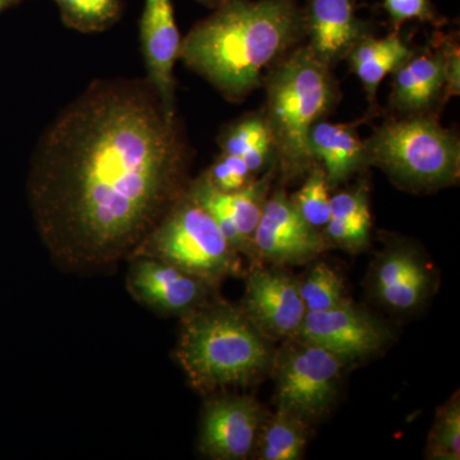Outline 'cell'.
<instances>
[{"label":"cell","mask_w":460,"mask_h":460,"mask_svg":"<svg viewBox=\"0 0 460 460\" xmlns=\"http://www.w3.org/2000/svg\"><path fill=\"white\" fill-rule=\"evenodd\" d=\"M399 66L392 74L389 108L395 117L435 114L443 107L445 75L443 54L438 42Z\"/></svg>","instance_id":"cell-15"},{"label":"cell","mask_w":460,"mask_h":460,"mask_svg":"<svg viewBox=\"0 0 460 460\" xmlns=\"http://www.w3.org/2000/svg\"><path fill=\"white\" fill-rule=\"evenodd\" d=\"M217 144L222 153L241 157L253 175L268 171L277 163L270 127L262 111L242 115L224 127Z\"/></svg>","instance_id":"cell-19"},{"label":"cell","mask_w":460,"mask_h":460,"mask_svg":"<svg viewBox=\"0 0 460 460\" xmlns=\"http://www.w3.org/2000/svg\"><path fill=\"white\" fill-rule=\"evenodd\" d=\"M308 444V423L286 411H277L263 420L255 445L257 458L298 460Z\"/></svg>","instance_id":"cell-20"},{"label":"cell","mask_w":460,"mask_h":460,"mask_svg":"<svg viewBox=\"0 0 460 460\" xmlns=\"http://www.w3.org/2000/svg\"><path fill=\"white\" fill-rule=\"evenodd\" d=\"M181 320L175 361L202 394L250 385L270 370V339L242 308L211 301Z\"/></svg>","instance_id":"cell-3"},{"label":"cell","mask_w":460,"mask_h":460,"mask_svg":"<svg viewBox=\"0 0 460 460\" xmlns=\"http://www.w3.org/2000/svg\"><path fill=\"white\" fill-rule=\"evenodd\" d=\"M434 40L438 42L443 54L445 91L443 102L460 95V50L454 36L436 32Z\"/></svg>","instance_id":"cell-29"},{"label":"cell","mask_w":460,"mask_h":460,"mask_svg":"<svg viewBox=\"0 0 460 460\" xmlns=\"http://www.w3.org/2000/svg\"><path fill=\"white\" fill-rule=\"evenodd\" d=\"M383 8L394 30L413 20L435 27L447 25V18L438 13L432 0H384Z\"/></svg>","instance_id":"cell-26"},{"label":"cell","mask_w":460,"mask_h":460,"mask_svg":"<svg viewBox=\"0 0 460 460\" xmlns=\"http://www.w3.org/2000/svg\"><path fill=\"white\" fill-rule=\"evenodd\" d=\"M242 311L269 339H292L305 311L299 281L280 269L257 268L247 279Z\"/></svg>","instance_id":"cell-12"},{"label":"cell","mask_w":460,"mask_h":460,"mask_svg":"<svg viewBox=\"0 0 460 460\" xmlns=\"http://www.w3.org/2000/svg\"><path fill=\"white\" fill-rule=\"evenodd\" d=\"M62 22L83 33L107 31L123 16L124 0H54Z\"/></svg>","instance_id":"cell-21"},{"label":"cell","mask_w":460,"mask_h":460,"mask_svg":"<svg viewBox=\"0 0 460 460\" xmlns=\"http://www.w3.org/2000/svg\"><path fill=\"white\" fill-rule=\"evenodd\" d=\"M429 286V270L410 247L389 248L375 268V293L381 304L393 310L416 308L428 295Z\"/></svg>","instance_id":"cell-16"},{"label":"cell","mask_w":460,"mask_h":460,"mask_svg":"<svg viewBox=\"0 0 460 460\" xmlns=\"http://www.w3.org/2000/svg\"><path fill=\"white\" fill-rule=\"evenodd\" d=\"M344 363L334 354L302 339L288 344L272 359L278 411L310 425L332 410Z\"/></svg>","instance_id":"cell-7"},{"label":"cell","mask_w":460,"mask_h":460,"mask_svg":"<svg viewBox=\"0 0 460 460\" xmlns=\"http://www.w3.org/2000/svg\"><path fill=\"white\" fill-rule=\"evenodd\" d=\"M302 299L307 313H321L347 302L344 281L328 263L320 262L302 283H299Z\"/></svg>","instance_id":"cell-22"},{"label":"cell","mask_w":460,"mask_h":460,"mask_svg":"<svg viewBox=\"0 0 460 460\" xmlns=\"http://www.w3.org/2000/svg\"><path fill=\"white\" fill-rule=\"evenodd\" d=\"M127 290L142 307L164 317H183L214 301L217 287L154 257L128 260Z\"/></svg>","instance_id":"cell-8"},{"label":"cell","mask_w":460,"mask_h":460,"mask_svg":"<svg viewBox=\"0 0 460 460\" xmlns=\"http://www.w3.org/2000/svg\"><path fill=\"white\" fill-rule=\"evenodd\" d=\"M190 157L146 78L93 81L48 127L27 178L53 262L96 274L127 261L186 192Z\"/></svg>","instance_id":"cell-1"},{"label":"cell","mask_w":460,"mask_h":460,"mask_svg":"<svg viewBox=\"0 0 460 460\" xmlns=\"http://www.w3.org/2000/svg\"><path fill=\"white\" fill-rule=\"evenodd\" d=\"M23 0H0V14L9 8L16 7V5L21 4Z\"/></svg>","instance_id":"cell-30"},{"label":"cell","mask_w":460,"mask_h":460,"mask_svg":"<svg viewBox=\"0 0 460 460\" xmlns=\"http://www.w3.org/2000/svg\"><path fill=\"white\" fill-rule=\"evenodd\" d=\"M330 219L371 222L367 186L362 183L352 190H344L330 198Z\"/></svg>","instance_id":"cell-27"},{"label":"cell","mask_w":460,"mask_h":460,"mask_svg":"<svg viewBox=\"0 0 460 460\" xmlns=\"http://www.w3.org/2000/svg\"><path fill=\"white\" fill-rule=\"evenodd\" d=\"M428 456L435 460L460 459V402L454 395L436 414L429 432Z\"/></svg>","instance_id":"cell-24"},{"label":"cell","mask_w":460,"mask_h":460,"mask_svg":"<svg viewBox=\"0 0 460 460\" xmlns=\"http://www.w3.org/2000/svg\"><path fill=\"white\" fill-rule=\"evenodd\" d=\"M305 39L296 0H229L181 39L180 59L223 98L241 102Z\"/></svg>","instance_id":"cell-2"},{"label":"cell","mask_w":460,"mask_h":460,"mask_svg":"<svg viewBox=\"0 0 460 460\" xmlns=\"http://www.w3.org/2000/svg\"><path fill=\"white\" fill-rule=\"evenodd\" d=\"M196 2L205 5V7L215 9L223 5L224 3L229 2V0H196Z\"/></svg>","instance_id":"cell-31"},{"label":"cell","mask_w":460,"mask_h":460,"mask_svg":"<svg viewBox=\"0 0 460 460\" xmlns=\"http://www.w3.org/2000/svg\"><path fill=\"white\" fill-rule=\"evenodd\" d=\"M252 242L256 259L279 266L310 261L329 247L323 233L305 222L281 189L266 199Z\"/></svg>","instance_id":"cell-10"},{"label":"cell","mask_w":460,"mask_h":460,"mask_svg":"<svg viewBox=\"0 0 460 460\" xmlns=\"http://www.w3.org/2000/svg\"><path fill=\"white\" fill-rule=\"evenodd\" d=\"M329 190L323 166L314 163L305 174L301 189L289 198L296 210L314 228H323L332 217Z\"/></svg>","instance_id":"cell-23"},{"label":"cell","mask_w":460,"mask_h":460,"mask_svg":"<svg viewBox=\"0 0 460 460\" xmlns=\"http://www.w3.org/2000/svg\"><path fill=\"white\" fill-rule=\"evenodd\" d=\"M205 174L215 189L226 193L242 190L256 178L241 157L229 155L222 151L210 168L205 171Z\"/></svg>","instance_id":"cell-25"},{"label":"cell","mask_w":460,"mask_h":460,"mask_svg":"<svg viewBox=\"0 0 460 460\" xmlns=\"http://www.w3.org/2000/svg\"><path fill=\"white\" fill-rule=\"evenodd\" d=\"M140 41L147 74L145 78L155 90L165 113L178 117L174 66L180 59L181 38L172 0H145Z\"/></svg>","instance_id":"cell-13"},{"label":"cell","mask_w":460,"mask_h":460,"mask_svg":"<svg viewBox=\"0 0 460 460\" xmlns=\"http://www.w3.org/2000/svg\"><path fill=\"white\" fill-rule=\"evenodd\" d=\"M372 222H347L330 219L323 226V235L328 242L347 250H362L368 243Z\"/></svg>","instance_id":"cell-28"},{"label":"cell","mask_w":460,"mask_h":460,"mask_svg":"<svg viewBox=\"0 0 460 460\" xmlns=\"http://www.w3.org/2000/svg\"><path fill=\"white\" fill-rule=\"evenodd\" d=\"M332 69L301 44L263 78L266 102L261 111L270 127L278 172L284 181L305 177L314 164L308 147L311 129L325 119L341 98Z\"/></svg>","instance_id":"cell-4"},{"label":"cell","mask_w":460,"mask_h":460,"mask_svg":"<svg viewBox=\"0 0 460 460\" xmlns=\"http://www.w3.org/2000/svg\"><path fill=\"white\" fill-rule=\"evenodd\" d=\"M263 413L252 396L220 395L205 402L199 450L215 460L246 459L255 450Z\"/></svg>","instance_id":"cell-11"},{"label":"cell","mask_w":460,"mask_h":460,"mask_svg":"<svg viewBox=\"0 0 460 460\" xmlns=\"http://www.w3.org/2000/svg\"><path fill=\"white\" fill-rule=\"evenodd\" d=\"M389 330L349 301L321 313H307L295 338L317 345L341 362H356L380 352Z\"/></svg>","instance_id":"cell-9"},{"label":"cell","mask_w":460,"mask_h":460,"mask_svg":"<svg viewBox=\"0 0 460 460\" xmlns=\"http://www.w3.org/2000/svg\"><path fill=\"white\" fill-rule=\"evenodd\" d=\"M136 256L162 260L217 288L243 274L241 253L187 190L136 248Z\"/></svg>","instance_id":"cell-6"},{"label":"cell","mask_w":460,"mask_h":460,"mask_svg":"<svg viewBox=\"0 0 460 460\" xmlns=\"http://www.w3.org/2000/svg\"><path fill=\"white\" fill-rule=\"evenodd\" d=\"M414 50L401 36V30H393L385 38H376L370 32L354 44L345 59L350 69L361 81L368 111L362 122L375 117L380 111L377 102V91L384 78L407 62Z\"/></svg>","instance_id":"cell-18"},{"label":"cell","mask_w":460,"mask_h":460,"mask_svg":"<svg viewBox=\"0 0 460 460\" xmlns=\"http://www.w3.org/2000/svg\"><path fill=\"white\" fill-rule=\"evenodd\" d=\"M368 166H376L396 186L432 192L458 183L460 141L436 114L390 117L365 140Z\"/></svg>","instance_id":"cell-5"},{"label":"cell","mask_w":460,"mask_h":460,"mask_svg":"<svg viewBox=\"0 0 460 460\" xmlns=\"http://www.w3.org/2000/svg\"><path fill=\"white\" fill-rule=\"evenodd\" d=\"M358 123L321 119L311 129L308 137L311 156L323 166L330 189L368 166L365 140L357 132Z\"/></svg>","instance_id":"cell-17"},{"label":"cell","mask_w":460,"mask_h":460,"mask_svg":"<svg viewBox=\"0 0 460 460\" xmlns=\"http://www.w3.org/2000/svg\"><path fill=\"white\" fill-rule=\"evenodd\" d=\"M359 0H305L304 21L308 48L332 66L345 59L370 23L358 16Z\"/></svg>","instance_id":"cell-14"}]
</instances>
